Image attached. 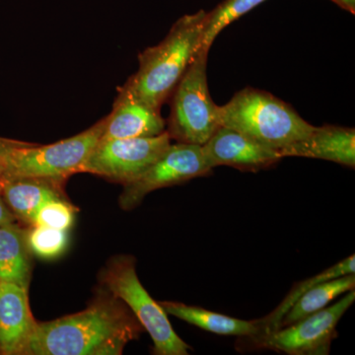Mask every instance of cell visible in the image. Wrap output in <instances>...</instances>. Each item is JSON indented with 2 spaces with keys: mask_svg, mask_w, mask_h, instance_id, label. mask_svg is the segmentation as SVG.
Here are the masks:
<instances>
[{
  "mask_svg": "<svg viewBox=\"0 0 355 355\" xmlns=\"http://www.w3.org/2000/svg\"><path fill=\"white\" fill-rule=\"evenodd\" d=\"M167 132L153 137L101 140L80 172L125 184L146 171L171 144Z\"/></svg>",
  "mask_w": 355,
  "mask_h": 355,
  "instance_id": "9c48e42d",
  "label": "cell"
},
{
  "mask_svg": "<svg viewBox=\"0 0 355 355\" xmlns=\"http://www.w3.org/2000/svg\"><path fill=\"white\" fill-rule=\"evenodd\" d=\"M62 184L40 178L6 177L0 181V191L16 218L32 226L44 205L57 198H65Z\"/></svg>",
  "mask_w": 355,
  "mask_h": 355,
  "instance_id": "5bb4252c",
  "label": "cell"
},
{
  "mask_svg": "<svg viewBox=\"0 0 355 355\" xmlns=\"http://www.w3.org/2000/svg\"><path fill=\"white\" fill-rule=\"evenodd\" d=\"M352 273H355L354 254L347 257L345 260L338 261V263L327 268L324 272L318 273V275L310 277V279L299 282L291 289V291L284 298V300L270 314L261 319L265 333L277 330L282 318L286 316V313L288 312L292 306L295 304L296 301L311 287L326 282V280L336 279V277H343V275H352Z\"/></svg>",
  "mask_w": 355,
  "mask_h": 355,
  "instance_id": "ac0fdd59",
  "label": "cell"
},
{
  "mask_svg": "<svg viewBox=\"0 0 355 355\" xmlns=\"http://www.w3.org/2000/svg\"><path fill=\"white\" fill-rule=\"evenodd\" d=\"M76 207L65 198H57L44 205L35 217L34 225L69 230L74 221Z\"/></svg>",
  "mask_w": 355,
  "mask_h": 355,
  "instance_id": "44dd1931",
  "label": "cell"
},
{
  "mask_svg": "<svg viewBox=\"0 0 355 355\" xmlns=\"http://www.w3.org/2000/svg\"><path fill=\"white\" fill-rule=\"evenodd\" d=\"M355 291L345 293L340 301L296 323L245 338L254 349H268L291 355H324L330 352L336 336V326L354 304Z\"/></svg>",
  "mask_w": 355,
  "mask_h": 355,
  "instance_id": "52a82bcc",
  "label": "cell"
},
{
  "mask_svg": "<svg viewBox=\"0 0 355 355\" xmlns=\"http://www.w3.org/2000/svg\"><path fill=\"white\" fill-rule=\"evenodd\" d=\"M279 153L282 159H321L354 169L355 130L331 125L314 127L304 139L292 142Z\"/></svg>",
  "mask_w": 355,
  "mask_h": 355,
  "instance_id": "7c38bea8",
  "label": "cell"
},
{
  "mask_svg": "<svg viewBox=\"0 0 355 355\" xmlns=\"http://www.w3.org/2000/svg\"><path fill=\"white\" fill-rule=\"evenodd\" d=\"M160 111L130 97L118 95L106 116L101 140L153 137L165 132Z\"/></svg>",
  "mask_w": 355,
  "mask_h": 355,
  "instance_id": "4fadbf2b",
  "label": "cell"
},
{
  "mask_svg": "<svg viewBox=\"0 0 355 355\" xmlns=\"http://www.w3.org/2000/svg\"><path fill=\"white\" fill-rule=\"evenodd\" d=\"M354 287L355 273L326 280L311 287L296 301L286 316L282 318L279 329L296 323L309 315L319 312L330 304L338 296L354 291Z\"/></svg>",
  "mask_w": 355,
  "mask_h": 355,
  "instance_id": "e0dca14e",
  "label": "cell"
},
{
  "mask_svg": "<svg viewBox=\"0 0 355 355\" xmlns=\"http://www.w3.org/2000/svg\"><path fill=\"white\" fill-rule=\"evenodd\" d=\"M24 144V142L0 137V158H1L9 149L12 148L14 146H20V144Z\"/></svg>",
  "mask_w": 355,
  "mask_h": 355,
  "instance_id": "603a6c76",
  "label": "cell"
},
{
  "mask_svg": "<svg viewBox=\"0 0 355 355\" xmlns=\"http://www.w3.org/2000/svg\"><path fill=\"white\" fill-rule=\"evenodd\" d=\"M159 304L167 315H172L182 321L216 335L234 336L246 338L265 333L261 319L246 321L203 309L197 306L173 301H163L159 302Z\"/></svg>",
  "mask_w": 355,
  "mask_h": 355,
  "instance_id": "9a60e30c",
  "label": "cell"
},
{
  "mask_svg": "<svg viewBox=\"0 0 355 355\" xmlns=\"http://www.w3.org/2000/svg\"><path fill=\"white\" fill-rule=\"evenodd\" d=\"M106 118L84 132L48 146L24 144L14 146L1 159L6 167V177H29L64 183L80 173L88 156L101 139Z\"/></svg>",
  "mask_w": 355,
  "mask_h": 355,
  "instance_id": "5b68a950",
  "label": "cell"
},
{
  "mask_svg": "<svg viewBox=\"0 0 355 355\" xmlns=\"http://www.w3.org/2000/svg\"><path fill=\"white\" fill-rule=\"evenodd\" d=\"M265 1L266 0H224L214 10L205 14L198 49L209 51L222 30Z\"/></svg>",
  "mask_w": 355,
  "mask_h": 355,
  "instance_id": "d6986e66",
  "label": "cell"
},
{
  "mask_svg": "<svg viewBox=\"0 0 355 355\" xmlns=\"http://www.w3.org/2000/svg\"><path fill=\"white\" fill-rule=\"evenodd\" d=\"M205 14L200 10L183 16L160 43L142 51L139 69L119 90V95L161 111L200 48Z\"/></svg>",
  "mask_w": 355,
  "mask_h": 355,
  "instance_id": "7a4b0ae2",
  "label": "cell"
},
{
  "mask_svg": "<svg viewBox=\"0 0 355 355\" xmlns=\"http://www.w3.org/2000/svg\"><path fill=\"white\" fill-rule=\"evenodd\" d=\"M27 230L18 223L0 225V282L29 288L33 263Z\"/></svg>",
  "mask_w": 355,
  "mask_h": 355,
  "instance_id": "2e32d148",
  "label": "cell"
},
{
  "mask_svg": "<svg viewBox=\"0 0 355 355\" xmlns=\"http://www.w3.org/2000/svg\"><path fill=\"white\" fill-rule=\"evenodd\" d=\"M202 148L212 169L229 166L240 171L257 172L272 167L282 159L275 149L225 127L217 128Z\"/></svg>",
  "mask_w": 355,
  "mask_h": 355,
  "instance_id": "30bf717a",
  "label": "cell"
},
{
  "mask_svg": "<svg viewBox=\"0 0 355 355\" xmlns=\"http://www.w3.org/2000/svg\"><path fill=\"white\" fill-rule=\"evenodd\" d=\"M36 324L28 289L11 282H0V354L24 355Z\"/></svg>",
  "mask_w": 355,
  "mask_h": 355,
  "instance_id": "8fae6325",
  "label": "cell"
},
{
  "mask_svg": "<svg viewBox=\"0 0 355 355\" xmlns=\"http://www.w3.org/2000/svg\"><path fill=\"white\" fill-rule=\"evenodd\" d=\"M343 1H345V10L354 13L355 0H343Z\"/></svg>",
  "mask_w": 355,
  "mask_h": 355,
  "instance_id": "cb8c5ba5",
  "label": "cell"
},
{
  "mask_svg": "<svg viewBox=\"0 0 355 355\" xmlns=\"http://www.w3.org/2000/svg\"><path fill=\"white\" fill-rule=\"evenodd\" d=\"M12 223H18V219L7 207L6 202H4L3 197H2L1 191H0V225Z\"/></svg>",
  "mask_w": 355,
  "mask_h": 355,
  "instance_id": "7402d4cb",
  "label": "cell"
},
{
  "mask_svg": "<svg viewBox=\"0 0 355 355\" xmlns=\"http://www.w3.org/2000/svg\"><path fill=\"white\" fill-rule=\"evenodd\" d=\"M209 51L198 49L172 95L168 130L171 139L203 146L220 127L207 84Z\"/></svg>",
  "mask_w": 355,
  "mask_h": 355,
  "instance_id": "8992f818",
  "label": "cell"
},
{
  "mask_svg": "<svg viewBox=\"0 0 355 355\" xmlns=\"http://www.w3.org/2000/svg\"><path fill=\"white\" fill-rule=\"evenodd\" d=\"M27 244L30 252L41 259L58 258L69 245L67 230L32 225L27 230Z\"/></svg>",
  "mask_w": 355,
  "mask_h": 355,
  "instance_id": "ffe728a7",
  "label": "cell"
},
{
  "mask_svg": "<svg viewBox=\"0 0 355 355\" xmlns=\"http://www.w3.org/2000/svg\"><path fill=\"white\" fill-rule=\"evenodd\" d=\"M104 287L123 301L153 338V354L188 355L191 347L173 330L167 313L142 286L137 277L135 258L111 259L101 272Z\"/></svg>",
  "mask_w": 355,
  "mask_h": 355,
  "instance_id": "277c9868",
  "label": "cell"
},
{
  "mask_svg": "<svg viewBox=\"0 0 355 355\" xmlns=\"http://www.w3.org/2000/svg\"><path fill=\"white\" fill-rule=\"evenodd\" d=\"M212 170L203 155L202 146L183 142L171 144L146 171L123 184L120 207L123 210H132L151 191L207 176Z\"/></svg>",
  "mask_w": 355,
  "mask_h": 355,
  "instance_id": "ba28073f",
  "label": "cell"
},
{
  "mask_svg": "<svg viewBox=\"0 0 355 355\" xmlns=\"http://www.w3.org/2000/svg\"><path fill=\"white\" fill-rule=\"evenodd\" d=\"M331 1L335 2L336 4H338V6L342 7V8L345 9V1H343V0H331Z\"/></svg>",
  "mask_w": 355,
  "mask_h": 355,
  "instance_id": "484cf974",
  "label": "cell"
},
{
  "mask_svg": "<svg viewBox=\"0 0 355 355\" xmlns=\"http://www.w3.org/2000/svg\"><path fill=\"white\" fill-rule=\"evenodd\" d=\"M142 331L128 306L104 287L85 310L37 322L24 355H120Z\"/></svg>",
  "mask_w": 355,
  "mask_h": 355,
  "instance_id": "6da1fadb",
  "label": "cell"
},
{
  "mask_svg": "<svg viewBox=\"0 0 355 355\" xmlns=\"http://www.w3.org/2000/svg\"><path fill=\"white\" fill-rule=\"evenodd\" d=\"M217 116L220 127L232 128L277 151L304 139L314 128L291 105L252 87L238 91L230 101L217 106Z\"/></svg>",
  "mask_w": 355,
  "mask_h": 355,
  "instance_id": "3957f363",
  "label": "cell"
},
{
  "mask_svg": "<svg viewBox=\"0 0 355 355\" xmlns=\"http://www.w3.org/2000/svg\"><path fill=\"white\" fill-rule=\"evenodd\" d=\"M6 167L4 164L3 160L0 158V181L6 177Z\"/></svg>",
  "mask_w": 355,
  "mask_h": 355,
  "instance_id": "d4e9b609",
  "label": "cell"
}]
</instances>
